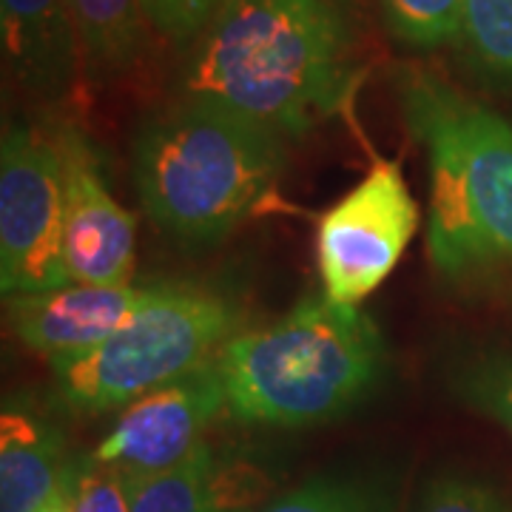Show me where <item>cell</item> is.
Wrapping results in <instances>:
<instances>
[{
	"instance_id": "cell-12",
	"label": "cell",
	"mask_w": 512,
	"mask_h": 512,
	"mask_svg": "<svg viewBox=\"0 0 512 512\" xmlns=\"http://www.w3.org/2000/svg\"><path fill=\"white\" fill-rule=\"evenodd\" d=\"M0 35L26 92L49 100L69 92L80 66L72 0H0Z\"/></svg>"
},
{
	"instance_id": "cell-1",
	"label": "cell",
	"mask_w": 512,
	"mask_h": 512,
	"mask_svg": "<svg viewBox=\"0 0 512 512\" xmlns=\"http://www.w3.org/2000/svg\"><path fill=\"white\" fill-rule=\"evenodd\" d=\"M356 80L348 0H225L188 49L180 97L299 140L345 109Z\"/></svg>"
},
{
	"instance_id": "cell-20",
	"label": "cell",
	"mask_w": 512,
	"mask_h": 512,
	"mask_svg": "<svg viewBox=\"0 0 512 512\" xmlns=\"http://www.w3.org/2000/svg\"><path fill=\"white\" fill-rule=\"evenodd\" d=\"M74 512H131V478L94 458L77 461Z\"/></svg>"
},
{
	"instance_id": "cell-14",
	"label": "cell",
	"mask_w": 512,
	"mask_h": 512,
	"mask_svg": "<svg viewBox=\"0 0 512 512\" xmlns=\"http://www.w3.org/2000/svg\"><path fill=\"white\" fill-rule=\"evenodd\" d=\"M72 6L86 74L103 83L131 69L148 23L143 0H72Z\"/></svg>"
},
{
	"instance_id": "cell-15",
	"label": "cell",
	"mask_w": 512,
	"mask_h": 512,
	"mask_svg": "<svg viewBox=\"0 0 512 512\" xmlns=\"http://www.w3.org/2000/svg\"><path fill=\"white\" fill-rule=\"evenodd\" d=\"M447 382L458 402L501 424L512 436V353H467L450 365Z\"/></svg>"
},
{
	"instance_id": "cell-18",
	"label": "cell",
	"mask_w": 512,
	"mask_h": 512,
	"mask_svg": "<svg viewBox=\"0 0 512 512\" xmlns=\"http://www.w3.org/2000/svg\"><path fill=\"white\" fill-rule=\"evenodd\" d=\"M461 37L481 66L512 77V0H461Z\"/></svg>"
},
{
	"instance_id": "cell-6",
	"label": "cell",
	"mask_w": 512,
	"mask_h": 512,
	"mask_svg": "<svg viewBox=\"0 0 512 512\" xmlns=\"http://www.w3.org/2000/svg\"><path fill=\"white\" fill-rule=\"evenodd\" d=\"M72 285L66 268V163L60 137L9 126L0 146V291L6 299Z\"/></svg>"
},
{
	"instance_id": "cell-10",
	"label": "cell",
	"mask_w": 512,
	"mask_h": 512,
	"mask_svg": "<svg viewBox=\"0 0 512 512\" xmlns=\"http://www.w3.org/2000/svg\"><path fill=\"white\" fill-rule=\"evenodd\" d=\"M137 285H63L57 291L6 299L9 325L26 348L60 362L106 342L146 299Z\"/></svg>"
},
{
	"instance_id": "cell-22",
	"label": "cell",
	"mask_w": 512,
	"mask_h": 512,
	"mask_svg": "<svg viewBox=\"0 0 512 512\" xmlns=\"http://www.w3.org/2000/svg\"><path fill=\"white\" fill-rule=\"evenodd\" d=\"M74 470H77V461H74V467L69 470L66 481L57 487V493L43 507H37L35 512H74Z\"/></svg>"
},
{
	"instance_id": "cell-8",
	"label": "cell",
	"mask_w": 512,
	"mask_h": 512,
	"mask_svg": "<svg viewBox=\"0 0 512 512\" xmlns=\"http://www.w3.org/2000/svg\"><path fill=\"white\" fill-rule=\"evenodd\" d=\"M228 410V396L217 359L163 384L123 407L109 436L94 447L97 464L117 467L128 476H151L188 458L208 427Z\"/></svg>"
},
{
	"instance_id": "cell-17",
	"label": "cell",
	"mask_w": 512,
	"mask_h": 512,
	"mask_svg": "<svg viewBox=\"0 0 512 512\" xmlns=\"http://www.w3.org/2000/svg\"><path fill=\"white\" fill-rule=\"evenodd\" d=\"M390 35L413 49H439L461 35V0H382Z\"/></svg>"
},
{
	"instance_id": "cell-9",
	"label": "cell",
	"mask_w": 512,
	"mask_h": 512,
	"mask_svg": "<svg viewBox=\"0 0 512 512\" xmlns=\"http://www.w3.org/2000/svg\"><path fill=\"white\" fill-rule=\"evenodd\" d=\"M66 163V268L80 285H131L137 225L103 180L80 131L60 134Z\"/></svg>"
},
{
	"instance_id": "cell-3",
	"label": "cell",
	"mask_w": 512,
	"mask_h": 512,
	"mask_svg": "<svg viewBox=\"0 0 512 512\" xmlns=\"http://www.w3.org/2000/svg\"><path fill=\"white\" fill-rule=\"evenodd\" d=\"M396 92L410 134L427 151V254L447 282L512 262V123L439 74L404 66Z\"/></svg>"
},
{
	"instance_id": "cell-7",
	"label": "cell",
	"mask_w": 512,
	"mask_h": 512,
	"mask_svg": "<svg viewBox=\"0 0 512 512\" xmlns=\"http://www.w3.org/2000/svg\"><path fill=\"white\" fill-rule=\"evenodd\" d=\"M419 231V208L402 165L373 160L356 188L325 211L316 228L322 293L339 305H362L382 285Z\"/></svg>"
},
{
	"instance_id": "cell-13",
	"label": "cell",
	"mask_w": 512,
	"mask_h": 512,
	"mask_svg": "<svg viewBox=\"0 0 512 512\" xmlns=\"http://www.w3.org/2000/svg\"><path fill=\"white\" fill-rule=\"evenodd\" d=\"M74 461L49 421L6 407L0 416V512H35L66 481Z\"/></svg>"
},
{
	"instance_id": "cell-4",
	"label": "cell",
	"mask_w": 512,
	"mask_h": 512,
	"mask_svg": "<svg viewBox=\"0 0 512 512\" xmlns=\"http://www.w3.org/2000/svg\"><path fill=\"white\" fill-rule=\"evenodd\" d=\"M217 365L234 419L305 427L348 413L376 387L384 339L362 305L313 293L274 322L239 330Z\"/></svg>"
},
{
	"instance_id": "cell-11",
	"label": "cell",
	"mask_w": 512,
	"mask_h": 512,
	"mask_svg": "<svg viewBox=\"0 0 512 512\" xmlns=\"http://www.w3.org/2000/svg\"><path fill=\"white\" fill-rule=\"evenodd\" d=\"M131 478V512H254L274 476L234 447L205 439L180 464Z\"/></svg>"
},
{
	"instance_id": "cell-21",
	"label": "cell",
	"mask_w": 512,
	"mask_h": 512,
	"mask_svg": "<svg viewBox=\"0 0 512 512\" xmlns=\"http://www.w3.org/2000/svg\"><path fill=\"white\" fill-rule=\"evenodd\" d=\"M225 0H143L151 29L177 46H191Z\"/></svg>"
},
{
	"instance_id": "cell-2",
	"label": "cell",
	"mask_w": 512,
	"mask_h": 512,
	"mask_svg": "<svg viewBox=\"0 0 512 512\" xmlns=\"http://www.w3.org/2000/svg\"><path fill=\"white\" fill-rule=\"evenodd\" d=\"M285 143L239 111L180 97L148 114L134 134L140 205L171 239L214 245L274 200Z\"/></svg>"
},
{
	"instance_id": "cell-16",
	"label": "cell",
	"mask_w": 512,
	"mask_h": 512,
	"mask_svg": "<svg viewBox=\"0 0 512 512\" xmlns=\"http://www.w3.org/2000/svg\"><path fill=\"white\" fill-rule=\"evenodd\" d=\"M262 512H396V495L376 476H319Z\"/></svg>"
},
{
	"instance_id": "cell-19",
	"label": "cell",
	"mask_w": 512,
	"mask_h": 512,
	"mask_svg": "<svg viewBox=\"0 0 512 512\" xmlns=\"http://www.w3.org/2000/svg\"><path fill=\"white\" fill-rule=\"evenodd\" d=\"M413 512H512V507L490 484L444 473L424 484Z\"/></svg>"
},
{
	"instance_id": "cell-5",
	"label": "cell",
	"mask_w": 512,
	"mask_h": 512,
	"mask_svg": "<svg viewBox=\"0 0 512 512\" xmlns=\"http://www.w3.org/2000/svg\"><path fill=\"white\" fill-rule=\"evenodd\" d=\"M242 311L228 293L200 285H151L106 342L52 362L60 404L72 413H109L183 379L239 333Z\"/></svg>"
}]
</instances>
